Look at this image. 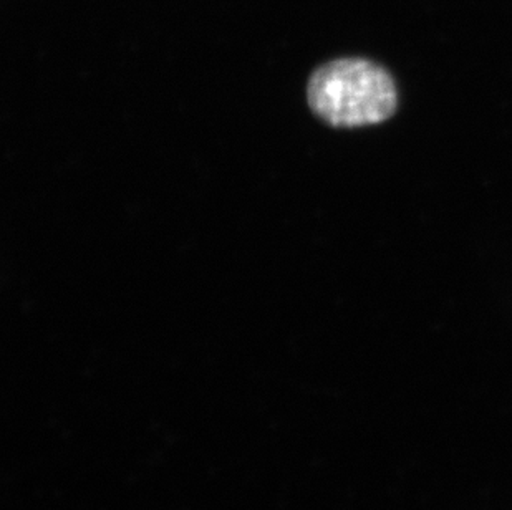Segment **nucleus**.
I'll return each instance as SVG.
<instances>
[{
    "mask_svg": "<svg viewBox=\"0 0 512 510\" xmlns=\"http://www.w3.org/2000/svg\"><path fill=\"white\" fill-rule=\"evenodd\" d=\"M307 102L327 125L360 128L392 118L398 93L382 65L367 58H337L310 75Z\"/></svg>",
    "mask_w": 512,
    "mask_h": 510,
    "instance_id": "f257e3e1",
    "label": "nucleus"
}]
</instances>
